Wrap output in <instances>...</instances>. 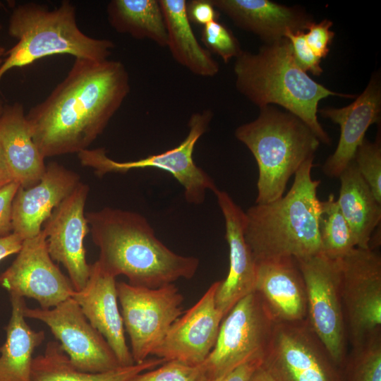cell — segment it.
I'll list each match as a JSON object with an SVG mask.
<instances>
[{
    "mask_svg": "<svg viewBox=\"0 0 381 381\" xmlns=\"http://www.w3.org/2000/svg\"><path fill=\"white\" fill-rule=\"evenodd\" d=\"M201 41L209 52L220 56L224 63L236 59L243 51L233 32L218 20L203 27Z\"/></svg>",
    "mask_w": 381,
    "mask_h": 381,
    "instance_id": "cell-33",
    "label": "cell"
},
{
    "mask_svg": "<svg viewBox=\"0 0 381 381\" xmlns=\"http://www.w3.org/2000/svg\"><path fill=\"white\" fill-rule=\"evenodd\" d=\"M341 293L347 339L358 347L381 329V257L355 248L340 259Z\"/></svg>",
    "mask_w": 381,
    "mask_h": 381,
    "instance_id": "cell-11",
    "label": "cell"
},
{
    "mask_svg": "<svg viewBox=\"0 0 381 381\" xmlns=\"http://www.w3.org/2000/svg\"><path fill=\"white\" fill-rule=\"evenodd\" d=\"M164 18L167 44L173 59L194 75L214 77L218 63L197 40L187 15L186 0H159Z\"/></svg>",
    "mask_w": 381,
    "mask_h": 381,
    "instance_id": "cell-24",
    "label": "cell"
},
{
    "mask_svg": "<svg viewBox=\"0 0 381 381\" xmlns=\"http://www.w3.org/2000/svg\"><path fill=\"white\" fill-rule=\"evenodd\" d=\"M80 183L76 172L57 162L49 163L37 184L17 190L12 204L13 232L23 240L37 236L53 210Z\"/></svg>",
    "mask_w": 381,
    "mask_h": 381,
    "instance_id": "cell-19",
    "label": "cell"
},
{
    "mask_svg": "<svg viewBox=\"0 0 381 381\" xmlns=\"http://www.w3.org/2000/svg\"><path fill=\"white\" fill-rule=\"evenodd\" d=\"M219 281L212 283L202 297L171 326L152 355L190 365H201L212 351L222 314L215 306Z\"/></svg>",
    "mask_w": 381,
    "mask_h": 381,
    "instance_id": "cell-16",
    "label": "cell"
},
{
    "mask_svg": "<svg viewBox=\"0 0 381 381\" xmlns=\"http://www.w3.org/2000/svg\"><path fill=\"white\" fill-rule=\"evenodd\" d=\"M128 381H210L201 365H190L179 361H166L147 372L144 371Z\"/></svg>",
    "mask_w": 381,
    "mask_h": 381,
    "instance_id": "cell-32",
    "label": "cell"
},
{
    "mask_svg": "<svg viewBox=\"0 0 381 381\" xmlns=\"http://www.w3.org/2000/svg\"><path fill=\"white\" fill-rule=\"evenodd\" d=\"M0 285L9 294L36 300L42 309L56 306L75 292L70 279L54 263L42 229L23 240L16 259L0 274Z\"/></svg>",
    "mask_w": 381,
    "mask_h": 381,
    "instance_id": "cell-14",
    "label": "cell"
},
{
    "mask_svg": "<svg viewBox=\"0 0 381 381\" xmlns=\"http://www.w3.org/2000/svg\"><path fill=\"white\" fill-rule=\"evenodd\" d=\"M263 357L251 358L239 365L226 375L210 381H249L263 363Z\"/></svg>",
    "mask_w": 381,
    "mask_h": 381,
    "instance_id": "cell-38",
    "label": "cell"
},
{
    "mask_svg": "<svg viewBox=\"0 0 381 381\" xmlns=\"http://www.w3.org/2000/svg\"><path fill=\"white\" fill-rule=\"evenodd\" d=\"M210 109L193 114L188 121V132L176 147L134 161L119 162L109 157L103 148L85 150L78 153L81 164L95 169L102 176L109 173H126L133 169H156L171 174L183 188L187 202L200 205L207 190H218L214 179L193 159L197 142L207 132L212 119Z\"/></svg>",
    "mask_w": 381,
    "mask_h": 381,
    "instance_id": "cell-7",
    "label": "cell"
},
{
    "mask_svg": "<svg viewBox=\"0 0 381 381\" xmlns=\"http://www.w3.org/2000/svg\"><path fill=\"white\" fill-rule=\"evenodd\" d=\"M187 15L190 22L203 26L217 20L219 13L211 0H191L187 2Z\"/></svg>",
    "mask_w": 381,
    "mask_h": 381,
    "instance_id": "cell-37",
    "label": "cell"
},
{
    "mask_svg": "<svg viewBox=\"0 0 381 381\" xmlns=\"http://www.w3.org/2000/svg\"><path fill=\"white\" fill-rule=\"evenodd\" d=\"M255 291L276 323L307 319V296L302 274L294 258L256 263Z\"/></svg>",
    "mask_w": 381,
    "mask_h": 381,
    "instance_id": "cell-21",
    "label": "cell"
},
{
    "mask_svg": "<svg viewBox=\"0 0 381 381\" xmlns=\"http://www.w3.org/2000/svg\"><path fill=\"white\" fill-rule=\"evenodd\" d=\"M216 9L238 28L258 36L265 44L284 37L287 32L306 31L311 16L299 7H289L269 0H211Z\"/></svg>",
    "mask_w": 381,
    "mask_h": 381,
    "instance_id": "cell-22",
    "label": "cell"
},
{
    "mask_svg": "<svg viewBox=\"0 0 381 381\" xmlns=\"http://www.w3.org/2000/svg\"><path fill=\"white\" fill-rule=\"evenodd\" d=\"M304 32L289 31L285 37L291 42L293 55L298 66L306 73L310 72L313 75L319 76L323 71L320 66L321 59L313 54L306 44Z\"/></svg>",
    "mask_w": 381,
    "mask_h": 381,
    "instance_id": "cell-34",
    "label": "cell"
},
{
    "mask_svg": "<svg viewBox=\"0 0 381 381\" xmlns=\"http://www.w3.org/2000/svg\"><path fill=\"white\" fill-rule=\"evenodd\" d=\"M8 32L18 40L5 54L0 66V82L4 74L44 57L68 54L75 59L102 61L108 59L115 47L111 40L85 35L78 27L76 9L64 0L54 10L28 2L14 7Z\"/></svg>",
    "mask_w": 381,
    "mask_h": 381,
    "instance_id": "cell-5",
    "label": "cell"
},
{
    "mask_svg": "<svg viewBox=\"0 0 381 381\" xmlns=\"http://www.w3.org/2000/svg\"><path fill=\"white\" fill-rule=\"evenodd\" d=\"M214 193L229 246V272L219 280L214 297L216 308L224 318L241 299L255 291L256 262L245 239V212L227 192L218 189Z\"/></svg>",
    "mask_w": 381,
    "mask_h": 381,
    "instance_id": "cell-17",
    "label": "cell"
},
{
    "mask_svg": "<svg viewBox=\"0 0 381 381\" xmlns=\"http://www.w3.org/2000/svg\"><path fill=\"white\" fill-rule=\"evenodd\" d=\"M23 242V239L13 232L0 237V261L11 255L18 253Z\"/></svg>",
    "mask_w": 381,
    "mask_h": 381,
    "instance_id": "cell-39",
    "label": "cell"
},
{
    "mask_svg": "<svg viewBox=\"0 0 381 381\" xmlns=\"http://www.w3.org/2000/svg\"><path fill=\"white\" fill-rule=\"evenodd\" d=\"M319 233L322 253L334 260L341 259L357 247L353 234L334 195L320 202Z\"/></svg>",
    "mask_w": 381,
    "mask_h": 381,
    "instance_id": "cell-29",
    "label": "cell"
},
{
    "mask_svg": "<svg viewBox=\"0 0 381 381\" xmlns=\"http://www.w3.org/2000/svg\"><path fill=\"white\" fill-rule=\"evenodd\" d=\"M23 314L49 327L78 370L99 373L121 366L107 340L91 325L72 297L50 309L25 306Z\"/></svg>",
    "mask_w": 381,
    "mask_h": 381,
    "instance_id": "cell-12",
    "label": "cell"
},
{
    "mask_svg": "<svg viewBox=\"0 0 381 381\" xmlns=\"http://www.w3.org/2000/svg\"><path fill=\"white\" fill-rule=\"evenodd\" d=\"M253 121L236 128L235 136L251 152L258 164L255 203L284 195L287 183L308 159H314L320 141L298 117L269 105Z\"/></svg>",
    "mask_w": 381,
    "mask_h": 381,
    "instance_id": "cell-6",
    "label": "cell"
},
{
    "mask_svg": "<svg viewBox=\"0 0 381 381\" xmlns=\"http://www.w3.org/2000/svg\"><path fill=\"white\" fill-rule=\"evenodd\" d=\"M131 89L119 61L75 59L66 78L26 114L42 156L79 153L101 135Z\"/></svg>",
    "mask_w": 381,
    "mask_h": 381,
    "instance_id": "cell-1",
    "label": "cell"
},
{
    "mask_svg": "<svg viewBox=\"0 0 381 381\" xmlns=\"http://www.w3.org/2000/svg\"><path fill=\"white\" fill-rule=\"evenodd\" d=\"M340 189L337 200L349 225L357 247L370 248L373 234L380 225L381 203L378 202L353 161L339 176Z\"/></svg>",
    "mask_w": 381,
    "mask_h": 381,
    "instance_id": "cell-26",
    "label": "cell"
},
{
    "mask_svg": "<svg viewBox=\"0 0 381 381\" xmlns=\"http://www.w3.org/2000/svg\"><path fill=\"white\" fill-rule=\"evenodd\" d=\"M307 296V321L336 365L346 358L347 334L341 293L340 259L323 253L296 260Z\"/></svg>",
    "mask_w": 381,
    "mask_h": 381,
    "instance_id": "cell-9",
    "label": "cell"
},
{
    "mask_svg": "<svg viewBox=\"0 0 381 381\" xmlns=\"http://www.w3.org/2000/svg\"><path fill=\"white\" fill-rule=\"evenodd\" d=\"M332 22L325 19L320 23L311 22L304 32L306 44L319 59L327 56L329 52V46L334 37V32L330 30Z\"/></svg>",
    "mask_w": 381,
    "mask_h": 381,
    "instance_id": "cell-35",
    "label": "cell"
},
{
    "mask_svg": "<svg viewBox=\"0 0 381 381\" xmlns=\"http://www.w3.org/2000/svg\"><path fill=\"white\" fill-rule=\"evenodd\" d=\"M164 362L163 358L154 357L104 373H86L74 367L59 341H50L44 353L33 358L31 375L33 381H128L135 375L154 369Z\"/></svg>",
    "mask_w": 381,
    "mask_h": 381,
    "instance_id": "cell-27",
    "label": "cell"
},
{
    "mask_svg": "<svg viewBox=\"0 0 381 381\" xmlns=\"http://www.w3.org/2000/svg\"><path fill=\"white\" fill-rule=\"evenodd\" d=\"M340 127L337 146L322 165L323 173L337 178L353 162L355 154L365 140L368 128L380 121V75L374 73L364 90L356 99L342 108H325L318 111Z\"/></svg>",
    "mask_w": 381,
    "mask_h": 381,
    "instance_id": "cell-18",
    "label": "cell"
},
{
    "mask_svg": "<svg viewBox=\"0 0 381 381\" xmlns=\"http://www.w3.org/2000/svg\"><path fill=\"white\" fill-rule=\"evenodd\" d=\"M116 289L131 353L135 363H139L152 355L184 313V298L174 284L151 289L120 282Z\"/></svg>",
    "mask_w": 381,
    "mask_h": 381,
    "instance_id": "cell-10",
    "label": "cell"
},
{
    "mask_svg": "<svg viewBox=\"0 0 381 381\" xmlns=\"http://www.w3.org/2000/svg\"><path fill=\"white\" fill-rule=\"evenodd\" d=\"M313 159L294 174L289 190L280 198L257 204L245 212L244 236L255 262L302 259L322 253L319 233L320 180L312 178Z\"/></svg>",
    "mask_w": 381,
    "mask_h": 381,
    "instance_id": "cell-3",
    "label": "cell"
},
{
    "mask_svg": "<svg viewBox=\"0 0 381 381\" xmlns=\"http://www.w3.org/2000/svg\"><path fill=\"white\" fill-rule=\"evenodd\" d=\"M373 194L381 203V140L380 132L372 143L366 139L358 148L353 160Z\"/></svg>",
    "mask_w": 381,
    "mask_h": 381,
    "instance_id": "cell-31",
    "label": "cell"
},
{
    "mask_svg": "<svg viewBox=\"0 0 381 381\" xmlns=\"http://www.w3.org/2000/svg\"><path fill=\"white\" fill-rule=\"evenodd\" d=\"M332 363L306 319L275 324L262 365L279 381H336Z\"/></svg>",
    "mask_w": 381,
    "mask_h": 381,
    "instance_id": "cell-13",
    "label": "cell"
},
{
    "mask_svg": "<svg viewBox=\"0 0 381 381\" xmlns=\"http://www.w3.org/2000/svg\"><path fill=\"white\" fill-rule=\"evenodd\" d=\"M88 193V185L80 182L53 210L42 228L52 259L66 268L76 291L85 287L91 268L84 247V238L90 231L84 213Z\"/></svg>",
    "mask_w": 381,
    "mask_h": 381,
    "instance_id": "cell-15",
    "label": "cell"
},
{
    "mask_svg": "<svg viewBox=\"0 0 381 381\" xmlns=\"http://www.w3.org/2000/svg\"><path fill=\"white\" fill-rule=\"evenodd\" d=\"M72 298L91 325L107 340L120 365L135 364L126 341L123 322L118 307L116 277L96 261L91 265L85 287L75 291Z\"/></svg>",
    "mask_w": 381,
    "mask_h": 381,
    "instance_id": "cell-20",
    "label": "cell"
},
{
    "mask_svg": "<svg viewBox=\"0 0 381 381\" xmlns=\"http://www.w3.org/2000/svg\"><path fill=\"white\" fill-rule=\"evenodd\" d=\"M107 13L110 25L117 32L167 47V32L159 0H111Z\"/></svg>",
    "mask_w": 381,
    "mask_h": 381,
    "instance_id": "cell-28",
    "label": "cell"
},
{
    "mask_svg": "<svg viewBox=\"0 0 381 381\" xmlns=\"http://www.w3.org/2000/svg\"><path fill=\"white\" fill-rule=\"evenodd\" d=\"M2 28V25L0 23V30ZM6 49L4 47L0 46V66L2 64L4 61V57L5 56L6 54Z\"/></svg>",
    "mask_w": 381,
    "mask_h": 381,
    "instance_id": "cell-42",
    "label": "cell"
},
{
    "mask_svg": "<svg viewBox=\"0 0 381 381\" xmlns=\"http://www.w3.org/2000/svg\"><path fill=\"white\" fill-rule=\"evenodd\" d=\"M234 72L236 90L250 102L260 109L282 107L326 145L331 138L318 119L319 102L329 96L353 97L332 92L313 80L298 66L286 37L265 44L255 53L243 50L236 58Z\"/></svg>",
    "mask_w": 381,
    "mask_h": 381,
    "instance_id": "cell-4",
    "label": "cell"
},
{
    "mask_svg": "<svg viewBox=\"0 0 381 381\" xmlns=\"http://www.w3.org/2000/svg\"><path fill=\"white\" fill-rule=\"evenodd\" d=\"M275 324L257 292L241 299L223 318L216 344L202 363L209 380L251 358H264Z\"/></svg>",
    "mask_w": 381,
    "mask_h": 381,
    "instance_id": "cell-8",
    "label": "cell"
},
{
    "mask_svg": "<svg viewBox=\"0 0 381 381\" xmlns=\"http://www.w3.org/2000/svg\"><path fill=\"white\" fill-rule=\"evenodd\" d=\"M85 217L99 249L97 261L114 277L123 275L131 285L155 289L190 279L198 271V258L169 248L141 214L106 207Z\"/></svg>",
    "mask_w": 381,
    "mask_h": 381,
    "instance_id": "cell-2",
    "label": "cell"
},
{
    "mask_svg": "<svg viewBox=\"0 0 381 381\" xmlns=\"http://www.w3.org/2000/svg\"><path fill=\"white\" fill-rule=\"evenodd\" d=\"M0 147L14 182L28 188L40 181L45 158L33 140L21 103L5 104L0 118Z\"/></svg>",
    "mask_w": 381,
    "mask_h": 381,
    "instance_id": "cell-23",
    "label": "cell"
},
{
    "mask_svg": "<svg viewBox=\"0 0 381 381\" xmlns=\"http://www.w3.org/2000/svg\"><path fill=\"white\" fill-rule=\"evenodd\" d=\"M249 381H279L262 365L253 373Z\"/></svg>",
    "mask_w": 381,
    "mask_h": 381,
    "instance_id": "cell-41",
    "label": "cell"
},
{
    "mask_svg": "<svg viewBox=\"0 0 381 381\" xmlns=\"http://www.w3.org/2000/svg\"><path fill=\"white\" fill-rule=\"evenodd\" d=\"M19 187L13 181L0 189V237L13 233L12 204Z\"/></svg>",
    "mask_w": 381,
    "mask_h": 381,
    "instance_id": "cell-36",
    "label": "cell"
},
{
    "mask_svg": "<svg viewBox=\"0 0 381 381\" xmlns=\"http://www.w3.org/2000/svg\"><path fill=\"white\" fill-rule=\"evenodd\" d=\"M13 181L12 176L0 147V189Z\"/></svg>",
    "mask_w": 381,
    "mask_h": 381,
    "instance_id": "cell-40",
    "label": "cell"
},
{
    "mask_svg": "<svg viewBox=\"0 0 381 381\" xmlns=\"http://www.w3.org/2000/svg\"><path fill=\"white\" fill-rule=\"evenodd\" d=\"M11 316L4 327L6 340L0 346V381H33L32 354L44 340V331H35L23 314L24 298L10 294Z\"/></svg>",
    "mask_w": 381,
    "mask_h": 381,
    "instance_id": "cell-25",
    "label": "cell"
},
{
    "mask_svg": "<svg viewBox=\"0 0 381 381\" xmlns=\"http://www.w3.org/2000/svg\"><path fill=\"white\" fill-rule=\"evenodd\" d=\"M349 381H381V333L353 348Z\"/></svg>",
    "mask_w": 381,
    "mask_h": 381,
    "instance_id": "cell-30",
    "label": "cell"
},
{
    "mask_svg": "<svg viewBox=\"0 0 381 381\" xmlns=\"http://www.w3.org/2000/svg\"><path fill=\"white\" fill-rule=\"evenodd\" d=\"M4 107H5L4 100L2 98L1 95V92H0V118H1V115H2L3 111H4Z\"/></svg>",
    "mask_w": 381,
    "mask_h": 381,
    "instance_id": "cell-43",
    "label": "cell"
}]
</instances>
